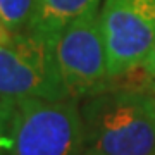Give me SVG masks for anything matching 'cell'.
Listing matches in <instances>:
<instances>
[{
  "label": "cell",
  "instance_id": "obj_1",
  "mask_svg": "<svg viewBox=\"0 0 155 155\" xmlns=\"http://www.w3.org/2000/svg\"><path fill=\"white\" fill-rule=\"evenodd\" d=\"M84 147L102 155H155V95L117 81L79 105Z\"/></svg>",
  "mask_w": 155,
  "mask_h": 155
},
{
  "label": "cell",
  "instance_id": "obj_2",
  "mask_svg": "<svg viewBox=\"0 0 155 155\" xmlns=\"http://www.w3.org/2000/svg\"><path fill=\"white\" fill-rule=\"evenodd\" d=\"M100 7L79 16L50 40L54 61L67 95L84 100L112 88Z\"/></svg>",
  "mask_w": 155,
  "mask_h": 155
},
{
  "label": "cell",
  "instance_id": "obj_3",
  "mask_svg": "<svg viewBox=\"0 0 155 155\" xmlns=\"http://www.w3.org/2000/svg\"><path fill=\"white\" fill-rule=\"evenodd\" d=\"M83 147L79 100H16L9 155H76Z\"/></svg>",
  "mask_w": 155,
  "mask_h": 155
},
{
  "label": "cell",
  "instance_id": "obj_4",
  "mask_svg": "<svg viewBox=\"0 0 155 155\" xmlns=\"http://www.w3.org/2000/svg\"><path fill=\"white\" fill-rule=\"evenodd\" d=\"M0 98H71L48 40L22 29L0 43Z\"/></svg>",
  "mask_w": 155,
  "mask_h": 155
},
{
  "label": "cell",
  "instance_id": "obj_5",
  "mask_svg": "<svg viewBox=\"0 0 155 155\" xmlns=\"http://www.w3.org/2000/svg\"><path fill=\"white\" fill-rule=\"evenodd\" d=\"M100 19L109 72L121 81L138 69L155 45V0H102Z\"/></svg>",
  "mask_w": 155,
  "mask_h": 155
},
{
  "label": "cell",
  "instance_id": "obj_6",
  "mask_svg": "<svg viewBox=\"0 0 155 155\" xmlns=\"http://www.w3.org/2000/svg\"><path fill=\"white\" fill-rule=\"evenodd\" d=\"M98 5L102 0H35L24 31L50 41L69 22Z\"/></svg>",
  "mask_w": 155,
  "mask_h": 155
},
{
  "label": "cell",
  "instance_id": "obj_7",
  "mask_svg": "<svg viewBox=\"0 0 155 155\" xmlns=\"http://www.w3.org/2000/svg\"><path fill=\"white\" fill-rule=\"evenodd\" d=\"M35 0H0V21L9 31L19 33L26 28Z\"/></svg>",
  "mask_w": 155,
  "mask_h": 155
},
{
  "label": "cell",
  "instance_id": "obj_8",
  "mask_svg": "<svg viewBox=\"0 0 155 155\" xmlns=\"http://www.w3.org/2000/svg\"><path fill=\"white\" fill-rule=\"evenodd\" d=\"M124 79H129V81L126 83V81L121 79V83L145 90V91H150V93L155 95V45L148 52V55L145 57V61L138 66V69L131 72L129 76H126Z\"/></svg>",
  "mask_w": 155,
  "mask_h": 155
},
{
  "label": "cell",
  "instance_id": "obj_9",
  "mask_svg": "<svg viewBox=\"0 0 155 155\" xmlns=\"http://www.w3.org/2000/svg\"><path fill=\"white\" fill-rule=\"evenodd\" d=\"M16 100L0 98V155L12 150V121H14Z\"/></svg>",
  "mask_w": 155,
  "mask_h": 155
},
{
  "label": "cell",
  "instance_id": "obj_10",
  "mask_svg": "<svg viewBox=\"0 0 155 155\" xmlns=\"http://www.w3.org/2000/svg\"><path fill=\"white\" fill-rule=\"evenodd\" d=\"M11 35H12V31H9L5 26H0V43L7 41V40L11 38Z\"/></svg>",
  "mask_w": 155,
  "mask_h": 155
},
{
  "label": "cell",
  "instance_id": "obj_11",
  "mask_svg": "<svg viewBox=\"0 0 155 155\" xmlns=\"http://www.w3.org/2000/svg\"><path fill=\"white\" fill-rule=\"evenodd\" d=\"M76 155H102V153H98V152H95V150L88 148V147H83V148L79 150Z\"/></svg>",
  "mask_w": 155,
  "mask_h": 155
},
{
  "label": "cell",
  "instance_id": "obj_12",
  "mask_svg": "<svg viewBox=\"0 0 155 155\" xmlns=\"http://www.w3.org/2000/svg\"><path fill=\"white\" fill-rule=\"evenodd\" d=\"M0 26H4V24H2V21H0Z\"/></svg>",
  "mask_w": 155,
  "mask_h": 155
}]
</instances>
